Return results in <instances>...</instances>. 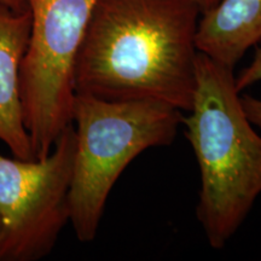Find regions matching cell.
Here are the masks:
<instances>
[{
  "label": "cell",
  "instance_id": "1",
  "mask_svg": "<svg viewBox=\"0 0 261 261\" xmlns=\"http://www.w3.org/2000/svg\"><path fill=\"white\" fill-rule=\"evenodd\" d=\"M200 17L192 0H98L75 57V93L189 112Z\"/></svg>",
  "mask_w": 261,
  "mask_h": 261
},
{
  "label": "cell",
  "instance_id": "2",
  "mask_svg": "<svg viewBox=\"0 0 261 261\" xmlns=\"http://www.w3.org/2000/svg\"><path fill=\"white\" fill-rule=\"evenodd\" d=\"M185 137L201 172L197 219L213 249L225 248L261 194V136L248 120L233 69L198 52Z\"/></svg>",
  "mask_w": 261,
  "mask_h": 261
},
{
  "label": "cell",
  "instance_id": "3",
  "mask_svg": "<svg viewBox=\"0 0 261 261\" xmlns=\"http://www.w3.org/2000/svg\"><path fill=\"white\" fill-rule=\"evenodd\" d=\"M182 112L156 100H106L75 93L76 149L69 189V221L80 242L97 236L110 191L143 151L169 145Z\"/></svg>",
  "mask_w": 261,
  "mask_h": 261
},
{
  "label": "cell",
  "instance_id": "4",
  "mask_svg": "<svg viewBox=\"0 0 261 261\" xmlns=\"http://www.w3.org/2000/svg\"><path fill=\"white\" fill-rule=\"evenodd\" d=\"M31 38L21 65L24 126L35 160L73 122L74 63L98 0H27Z\"/></svg>",
  "mask_w": 261,
  "mask_h": 261
},
{
  "label": "cell",
  "instance_id": "5",
  "mask_svg": "<svg viewBox=\"0 0 261 261\" xmlns=\"http://www.w3.org/2000/svg\"><path fill=\"white\" fill-rule=\"evenodd\" d=\"M76 149L73 122L41 160L0 154V261L48 255L69 221V189Z\"/></svg>",
  "mask_w": 261,
  "mask_h": 261
},
{
  "label": "cell",
  "instance_id": "6",
  "mask_svg": "<svg viewBox=\"0 0 261 261\" xmlns=\"http://www.w3.org/2000/svg\"><path fill=\"white\" fill-rule=\"evenodd\" d=\"M29 38V11H16L0 3V140L19 160H35L19 90Z\"/></svg>",
  "mask_w": 261,
  "mask_h": 261
},
{
  "label": "cell",
  "instance_id": "7",
  "mask_svg": "<svg viewBox=\"0 0 261 261\" xmlns=\"http://www.w3.org/2000/svg\"><path fill=\"white\" fill-rule=\"evenodd\" d=\"M195 42L198 52L234 70L261 42V0H219L201 14Z\"/></svg>",
  "mask_w": 261,
  "mask_h": 261
},
{
  "label": "cell",
  "instance_id": "8",
  "mask_svg": "<svg viewBox=\"0 0 261 261\" xmlns=\"http://www.w3.org/2000/svg\"><path fill=\"white\" fill-rule=\"evenodd\" d=\"M261 81V42L260 46L257 47L255 52V56H254L253 61L250 62V64L248 67L244 68L243 70H241V73L234 76V84L238 92H242L248 87L253 86Z\"/></svg>",
  "mask_w": 261,
  "mask_h": 261
},
{
  "label": "cell",
  "instance_id": "9",
  "mask_svg": "<svg viewBox=\"0 0 261 261\" xmlns=\"http://www.w3.org/2000/svg\"><path fill=\"white\" fill-rule=\"evenodd\" d=\"M241 103L248 120L252 122L253 126L261 128V99L255 98L250 94H242Z\"/></svg>",
  "mask_w": 261,
  "mask_h": 261
},
{
  "label": "cell",
  "instance_id": "10",
  "mask_svg": "<svg viewBox=\"0 0 261 261\" xmlns=\"http://www.w3.org/2000/svg\"><path fill=\"white\" fill-rule=\"evenodd\" d=\"M0 3L16 10V11H28L27 0H0Z\"/></svg>",
  "mask_w": 261,
  "mask_h": 261
},
{
  "label": "cell",
  "instance_id": "11",
  "mask_svg": "<svg viewBox=\"0 0 261 261\" xmlns=\"http://www.w3.org/2000/svg\"><path fill=\"white\" fill-rule=\"evenodd\" d=\"M192 2L198 6V9L201 10V14H202V12L207 11V10L213 8L219 0H192Z\"/></svg>",
  "mask_w": 261,
  "mask_h": 261
},
{
  "label": "cell",
  "instance_id": "12",
  "mask_svg": "<svg viewBox=\"0 0 261 261\" xmlns=\"http://www.w3.org/2000/svg\"><path fill=\"white\" fill-rule=\"evenodd\" d=\"M3 232V223H2V218H0V236H2Z\"/></svg>",
  "mask_w": 261,
  "mask_h": 261
}]
</instances>
